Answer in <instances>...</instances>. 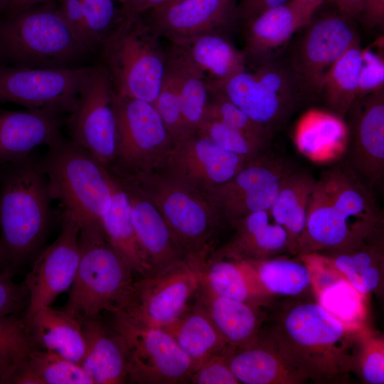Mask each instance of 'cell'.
<instances>
[{"label": "cell", "instance_id": "cell-1", "mask_svg": "<svg viewBox=\"0 0 384 384\" xmlns=\"http://www.w3.org/2000/svg\"><path fill=\"white\" fill-rule=\"evenodd\" d=\"M382 215L370 188L346 163L316 179L295 252H332L381 233Z\"/></svg>", "mask_w": 384, "mask_h": 384}, {"label": "cell", "instance_id": "cell-2", "mask_svg": "<svg viewBox=\"0 0 384 384\" xmlns=\"http://www.w3.org/2000/svg\"><path fill=\"white\" fill-rule=\"evenodd\" d=\"M52 198L40 161L31 155L0 166V271L14 277L47 235Z\"/></svg>", "mask_w": 384, "mask_h": 384}, {"label": "cell", "instance_id": "cell-3", "mask_svg": "<svg viewBox=\"0 0 384 384\" xmlns=\"http://www.w3.org/2000/svg\"><path fill=\"white\" fill-rule=\"evenodd\" d=\"M366 329H350L318 302L287 308L272 331L270 343L306 378H331L356 364Z\"/></svg>", "mask_w": 384, "mask_h": 384}, {"label": "cell", "instance_id": "cell-4", "mask_svg": "<svg viewBox=\"0 0 384 384\" xmlns=\"http://www.w3.org/2000/svg\"><path fill=\"white\" fill-rule=\"evenodd\" d=\"M93 53L73 30L55 0L0 16V64L70 68Z\"/></svg>", "mask_w": 384, "mask_h": 384}, {"label": "cell", "instance_id": "cell-5", "mask_svg": "<svg viewBox=\"0 0 384 384\" xmlns=\"http://www.w3.org/2000/svg\"><path fill=\"white\" fill-rule=\"evenodd\" d=\"M80 260L63 309L78 320L119 311L125 304L134 274L108 241L102 226L80 228Z\"/></svg>", "mask_w": 384, "mask_h": 384}, {"label": "cell", "instance_id": "cell-6", "mask_svg": "<svg viewBox=\"0 0 384 384\" xmlns=\"http://www.w3.org/2000/svg\"><path fill=\"white\" fill-rule=\"evenodd\" d=\"M52 199L85 226H102L112 196V178L106 167L71 139L48 146L40 161Z\"/></svg>", "mask_w": 384, "mask_h": 384}, {"label": "cell", "instance_id": "cell-7", "mask_svg": "<svg viewBox=\"0 0 384 384\" xmlns=\"http://www.w3.org/2000/svg\"><path fill=\"white\" fill-rule=\"evenodd\" d=\"M160 39L141 16L124 14L99 49L117 94L154 102L167 63Z\"/></svg>", "mask_w": 384, "mask_h": 384}, {"label": "cell", "instance_id": "cell-8", "mask_svg": "<svg viewBox=\"0 0 384 384\" xmlns=\"http://www.w3.org/2000/svg\"><path fill=\"white\" fill-rule=\"evenodd\" d=\"M118 171L128 176L156 207L186 257H208L223 222L202 191L157 170Z\"/></svg>", "mask_w": 384, "mask_h": 384}, {"label": "cell", "instance_id": "cell-9", "mask_svg": "<svg viewBox=\"0 0 384 384\" xmlns=\"http://www.w3.org/2000/svg\"><path fill=\"white\" fill-rule=\"evenodd\" d=\"M199 287L198 267L186 257L134 279L125 304L113 314L144 326L164 329L192 305Z\"/></svg>", "mask_w": 384, "mask_h": 384}, {"label": "cell", "instance_id": "cell-10", "mask_svg": "<svg viewBox=\"0 0 384 384\" xmlns=\"http://www.w3.org/2000/svg\"><path fill=\"white\" fill-rule=\"evenodd\" d=\"M112 315V326L123 339L127 351V382L175 384L188 381L196 365L168 331Z\"/></svg>", "mask_w": 384, "mask_h": 384}, {"label": "cell", "instance_id": "cell-11", "mask_svg": "<svg viewBox=\"0 0 384 384\" xmlns=\"http://www.w3.org/2000/svg\"><path fill=\"white\" fill-rule=\"evenodd\" d=\"M117 124V154L108 166L127 174L159 168L173 145L153 103L113 92Z\"/></svg>", "mask_w": 384, "mask_h": 384}, {"label": "cell", "instance_id": "cell-12", "mask_svg": "<svg viewBox=\"0 0 384 384\" xmlns=\"http://www.w3.org/2000/svg\"><path fill=\"white\" fill-rule=\"evenodd\" d=\"M113 92L105 67L102 64L93 65L81 87L74 110L65 120L70 139L105 167L114 163L117 154Z\"/></svg>", "mask_w": 384, "mask_h": 384}, {"label": "cell", "instance_id": "cell-13", "mask_svg": "<svg viewBox=\"0 0 384 384\" xmlns=\"http://www.w3.org/2000/svg\"><path fill=\"white\" fill-rule=\"evenodd\" d=\"M92 66L36 68L0 64V102L70 114Z\"/></svg>", "mask_w": 384, "mask_h": 384}, {"label": "cell", "instance_id": "cell-14", "mask_svg": "<svg viewBox=\"0 0 384 384\" xmlns=\"http://www.w3.org/2000/svg\"><path fill=\"white\" fill-rule=\"evenodd\" d=\"M292 171L283 159L262 154L229 180L203 193L222 222L231 225L250 213L269 210L282 181Z\"/></svg>", "mask_w": 384, "mask_h": 384}, {"label": "cell", "instance_id": "cell-15", "mask_svg": "<svg viewBox=\"0 0 384 384\" xmlns=\"http://www.w3.org/2000/svg\"><path fill=\"white\" fill-rule=\"evenodd\" d=\"M60 222V235L38 253L25 277L23 283L28 292L29 304L23 316L50 306L73 283L80 255V225L65 210L61 213Z\"/></svg>", "mask_w": 384, "mask_h": 384}, {"label": "cell", "instance_id": "cell-16", "mask_svg": "<svg viewBox=\"0 0 384 384\" xmlns=\"http://www.w3.org/2000/svg\"><path fill=\"white\" fill-rule=\"evenodd\" d=\"M298 43L291 65L303 91H320L323 79L358 36L351 19L330 14L311 20Z\"/></svg>", "mask_w": 384, "mask_h": 384}, {"label": "cell", "instance_id": "cell-17", "mask_svg": "<svg viewBox=\"0 0 384 384\" xmlns=\"http://www.w3.org/2000/svg\"><path fill=\"white\" fill-rule=\"evenodd\" d=\"M250 161L195 133L173 144L156 170L203 192L227 181Z\"/></svg>", "mask_w": 384, "mask_h": 384}, {"label": "cell", "instance_id": "cell-18", "mask_svg": "<svg viewBox=\"0 0 384 384\" xmlns=\"http://www.w3.org/2000/svg\"><path fill=\"white\" fill-rule=\"evenodd\" d=\"M141 16L171 43L208 33H226L238 21L237 0H179Z\"/></svg>", "mask_w": 384, "mask_h": 384}, {"label": "cell", "instance_id": "cell-19", "mask_svg": "<svg viewBox=\"0 0 384 384\" xmlns=\"http://www.w3.org/2000/svg\"><path fill=\"white\" fill-rule=\"evenodd\" d=\"M351 112L346 163L370 189L384 175L383 90L357 100Z\"/></svg>", "mask_w": 384, "mask_h": 384}, {"label": "cell", "instance_id": "cell-20", "mask_svg": "<svg viewBox=\"0 0 384 384\" xmlns=\"http://www.w3.org/2000/svg\"><path fill=\"white\" fill-rule=\"evenodd\" d=\"M167 63L201 78L209 90L243 70L247 60L226 33L202 34L171 43L166 50Z\"/></svg>", "mask_w": 384, "mask_h": 384}, {"label": "cell", "instance_id": "cell-21", "mask_svg": "<svg viewBox=\"0 0 384 384\" xmlns=\"http://www.w3.org/2000/svg\"><path fill=\"white\" fill-rule=\"evenodd\" d=\"M325 1L289 0L246 23L243 52L247 61H267L272 53L311 22Z\"/></svg>", "mask_w": 384, "mask_h": 384}, {"label": "cell", "instance_id": "cell-22", "mask_svg": "<svg viewBox=\"0 0 384 384\" xmlns=\"http://www.w3.org/2000/svg\"><path fill=\"white\" fill-rule=\"evenodd\" d=\"M107 169L127 197L135 233L150 263L151 272L185 259V252L152 202L125 174Z\"/></svg>", "mask_w": 384, "mask_h": 384}, {"label": "cell", "instance_id": "cell-23", "mask_svg": "<svg viewBox=\"0 0 384 384\" xmlns=\"http://www.w3.org/2000/svg\"><path fill=\"white\" fill-rule=\"evenodd\" d=\"M63 114L48 110L0 109V166L27 156L37 146L63 138Z\"/></svg>", "mask_w": 384, "mask_h": 384}, {"label": "cell", "instance_id": "cell-24", "mask_svg": "<svg viewBox=\"0 0 384 384\" xmlns=\"http://www.w3.org/2000/svg\"><path fill=\"white\" fill-rule=\"evenodd\" d=\"M85 351L80 366L92 384L127 382V351L120 335L100 316L80 320Z\"/></svg>", "mask_w": 384, "mask_h": 384}, {"label": "cell", "instance_id": "cell-25", "mask_svg": "<svg viewBox=\"0 0 384 384\" xmlns=\"http://www.w3.org/2000/svg\"><path fill=\"white\" fill-rule=\"evenodd\" d=\"M229 100L272 133L284 122L297 105L276 94L246 64L218 88Z\"/></svg>", "mask_w": 384, "mask_h": 384}, {"label": "cell", "instance_id": "cell-26", "mask_svg": "<svg viewBox=\"0 0 384 384\" xmlns=\"http://www.w3.org/2000/svg\"><path fill=\"white\" fill-rule=\"evenodd\" d=\"M349 128L343 117L330 111L311 109L299 119L294 142L297 150L310 161L329 164L345 156Z\"/></svg>", "mask_w": 384, "mask_h": 384}, {"label": "cell", "instance_id": "cell-27", "mask_svg": "<svg viewBox=\"0 0 384 384\" xmlns=\"http://www.w3.org/2000/svg\"><path fill=\"white\" fill-rule=\"evenodd\" d=\"M231 226L235 228L233 236L213 255L257 261L290 251L287 232L273 220L269 210L250 213Z\"/></svg>", "mask_w": 384, "mask_h": 384}, {"label": "cell", "instance_id": "cell-28", "mask_svg": "<svg viewBox=\"0 0 384 384\" xmlns=\"http://www.w3.org/2000/svg\"><path fill=\"white\" fill-rule=\"evenodd\" d=\"M195 302L208 314L233 352L253 343L261 333L259 306L218 295L200 281Z\"/></svg>", "mask_w": 384, "mask_h": 384}, {"label": "cell", "instance_id": "cell-29", "mask_svg": "<svg viewBox=\"0 0 384 384\" xmlns=\"http://www.w3.org/2000/svg\"><path fill=\"white\" fill-rule=\"evenodd\" d=\"M195 263L201 283L218 295L259 306L269 297L251 261L211 253L206 260Z\"/></svg>", "mask_w": 384, "mask_h": 384}, {"label": "cell", "instance_id": "cell-30", "mask_svg": "<svg viewBox=\"0 0 384 384\" xmlns=\"http://www.w3.org/2000/svg\"><path fill=\"white\" fill-rule=\"evenodd\" d=\"M230 369L240 383L289 384L306 377L260 335L251 345L228 357Z\"/></svg>", "mask_w": 384, "mask_h": 384}, {"label": "cell", "instance_id": "cell-31", "mask_svg": "<svg viewBox=\"0 0 384 384\" xmlns=\"http://www.w3.org/2000/svg\"><path fill=\"white\" fill-rule=\"evenodd\" d=\"M23 317L36 346L80 365L85 351V340L80 320L63 309L50 306Z\"/></svg>", "mask_w": 384, "mask_h": 384}, {"label": "cell", "instance_id": "cell-32", "mask_svg": "<svg viewBox=\"0 0 384 384\" xmlns=\"http://www.w3.org/2000/svg\"><path fill=\"white\" fill-rule=\"evenodd\" d=\"M164 329L194 362L196 368L211 358L233 353L208 314L195 300L177 320Z\"/></svg>", "mask_w": 384, "mask_h": 384}, {"label": "cell", "instance_id": "cell-33", "mask_svg": "<svg viewBox=\"0 0 384 384\" xmlns=\"http://www.w3.org/2000/svg\"><path fill=\"white\" fill-rule=\"evenodd\" d=\"M321 255L326 262L366 297L381 284L383 253L381 233L355 246Z\"/></svg>", "mask_w": 384, "mask_h": 384}, {"label": "cell", "instance_id": "cell-34", "mask_svg": "<svg viewBox=\"0 0 384 384\" xmlns=\"http://www.w3.org/2000/svg\"><path fill=\"white\" fill-rule=\"evenodd\" d=\"M73 30L94 53L123 18L114 0H55Z\"/></svg>", "mask_w": 384, "mask_h": 384}, {"label": "cell", "instance_id": "cell-35", "mask_svg": "<svg viewBox=\"0 0 384 384\" xmlns=\"http://www.w3.org/2000/svg\"><path fill=\"white\" fill-rule=\"evenodd\" d=\"M316 178L302 171H292L282 181L269 212L273 220L287 232L290 252H295L306 222L310 198Z\"/></svg>", "mask_w": 384, "mask_h": 384}, {"label": "cell", "instance_id": "cell-36", "mask_svg": "<svg viewBox=\"0 0 384 384\" xmlns=\"http://www.w3.org/2000/svg\"><path fill=\"white\" fill-rule=\"evenodd\" d=\"M110 175L112 196L110 206L102 218L103 230L108 241L134 273L145 275L151 272V267L137 240L127 197L113 176Z\"/></svg>", "mask_w": 384, "mask_h": 384}, {"label": "cell", "instance_id": "cell-37", "mask_svg": "<svg viewBox=\"0 0 384 384\" xmlns=\"http://www.w3.org/2000/svg\"><path fill=\"white\" fill-rule=\"evenodd\" d=\"M9 384L92 383L79 364L37 347L21 362Z\"/></svg>", "mask_w": 384, "mask_h": 384}, {"label": "cell", "instance_id": "cell-38", "mask_svg": "<svg viewBox=\"0 0 384 384\" xmlns=\"http://www.w3.org/2000/svg\"><path fill=\"white\" fill-rule=\"evenodd\" d=\"M361 52L357 38L328 70L320 87L332 112L342 117L357 100Z\"/></svg>", "mask_w": 384, "mask_h": 384}, {"label": "cell", "instance_id": "cell-39", "mask_svg": "<svg viewBox=\"0 0 384 384\" xmlns=\"http://www.w3.org/2000/svg\"><path fill=\"white\" fill-rule=\"evenodd\" d=\"M259 282L269 295L298 296L311 285L306 263L283 257L251 261Z\"/></svg>", "mask_w": 384, "mask_h": 384}, {"label": "cell", "instance_id": "cell-40", "mask_svg": "<svg viewBox=\"0 0 384 384\" xmlns=\"http://www.w3.org/2000/svg\"><path fill=\"white\" fill-rule=\"evenodd\" d=\"M317 302L329 314L353 329H364L365 297L343 277L315 292Z\"/></svg>", "mask_w": 384, "mask_h": 384}, {"label": "cell", "instance_id": "cell-41", "mask_svg": "<svg viewBox=\"0 0 384 384\" xmlns=\"http://www.w3.org/2000/svg\"><path fill=\"white\" fill-rule=\"evenodd\" d=\"M36 348L23 315L0 317V384H9L12 374Z\"/></svg>", "mask_w": 384, "mask_h": 384}, {"label": "cell", "instance_id": "cell-42", "mask_svg": "<svg viewBox=\"0 0 384 384\" xmlns=\"http://www.w3.org/2000/svg\"><path fill=\"white\" fill-rule=\"evenodd\" d=\"M169 65L178 73V95L185 126L191 134H194L208 114L210 103L208 87L201 78Z\"/></svg>", "mask_w": 384, "mask_h": 384}, {"label": "cell", "instance_id": "cell-43", "mask_svg": "<svg viewBox=\"0 0 384 384\" xmlns=\"http://www.w3.org/2000/svg\"><path fill=\"white\" fill-rule=\"evenodd\" d=\"M210 91V103L206 117L220 120L239 130L264 150L272 133L249 117L218 90Z\"/></svg>", "mask_w": 384, "mask_h": 384}, {"label": "cell", "instance_id": "cell-44", "mask_svg": "<svg viewBox=\"0 0 384 384\" xmlns=\"http://www.w3.org/2000/svg\"><path fill=\"white\" fill-rule=\"evenodd\" d=\"M166 127L173 144L190 136L181 108L178 95V78L176 70L166 63L164 78L159 92L153 103Z\"/></svg>", "mask_w": 384, "mask_h": 384}, {"label": "cell", "instance_id": "cell-45", "mask_svg": "<svg viewBox=\"0 0 384 384\" xmlns=\"http://www.w3.org/2000/svg\"><path fill=\"white\" fill-rule=\"evenodd\" d=\"M196 133L220 148L249 160L263 154L264 149L241 132L215 118L206 117Z\"/></svg>", "mask_w": 384, "mask_h": 384}, {"label": "cell", "instance_id": "cell-46", "mask_svg": "<svg viewBox=\"0 0 384 384\" xmlns=\"http://www.w3.org/2000/svg\"><path fill=\"white\" fill-rule=\"evenodd\" d=\"M383 87L384 58L382 37L373 44L362 48L356 101L369 94L383 90Z\"/></svg>", "mask_w": 384, "mask_h": 384}, {"label": "cell", "instance_id": "cell-47", "mask_svg": "<svg viewBox=\"0 0 384 384\" xmlns=\"http://www.w3.org/2000/svg\"><path fill=\"white\" fill-rule=\"evenodd\" d=\"M363 380L370 384L384 383V342L383 338L365 334L356 363Z\"/></svg>", "mask_w": 384, "mask_h": 384}, {"label": "cell", "instance_id": "cell-48", "mask_svg": "<svg viewBox=\"0 0 384 384\" xmlns=\"http://www.w3.org/2000/svg\"><path fill=\"white\" fill-rule=\"evenodd\" d=\"M10 274L0 271V317L23 315L29 304V294L23 282L14 281Z\"/></svg>", "mask_w": 384, "mask_h": 384}, {"label": "cell", "instance_id": "cell-49", "mask_svg": "<svg viewBox=\"0 0 384 384\" xmlns=\"http://www.w3.org/2000/svg\"><path fill=\"white\" fill-rule=\"evenodd\" d=\"M229 356H218L199 365L188 381L193 384H239L228 363Z\"/></svg>", "mask_w": 384, "mask_h": 384}, {"label": "cell", "instance_id": "cell-50", "mask_svg": "<svg viewBox=\"0 0 384 384\" xmlns=\"http://www.w3.org/2000/svg\"><path fill=\"white\" fill-rule=\"evenodd\" d=\"M289 0H239L237 4L238 21L244 24L263 13Z\"/></svg>", "mask_w": 384, "mask_h": 384}, {"label": "cell", "instance_id": "cell-51", "mask_svg": "<svg viewBox=\"0 0 384 384\" xmlns=\"http://www.w3.org/2000/svg\"><path fill=\"white\" fill-rule=\"evenodd\" d=\"M361 16L369 27L383 26L384 22V0H363Z\"/></svg>", "mask_w": 384, "mask_h": 384}, {"label": "cell", "instance_id": "cell-52", "mask_svg": "<svg viewBox=\"0 0 384 384\" xmlns=\"http://www.w3.org/2000/svg\"><path fill=\"white\" fill-rule=\"evenodd\" d=\"M169 0H127L121 6L124 14L129 16H140L144 14L156 9Z\"/></svg>", "mask_w": 384, "mask_h": 384}, {"label": "cell", "instance_id": "cell-53", "mask_svg": "<svg viewBox=\"0 0 384 384\" xmlns=\"http://www.w3.org/2000/svg\"><path fill=\"white\" fill-rule=\"evenodd\" d=\"M338 13L349 19L361 16L363 0H334Z\"/></svg>", "mask_w": 384, "mask_h": 384}, {"label": "cell", "instance_id": "cell-54", "mask_svg": "<svg viewBox=\"0 0 384 384\" xmlns=\"http://www.w3.org/2000/svg\"><path fill=\"white\" fill-rule=\"evenodd\" d=\"M53 0H7L6 7L0 16L16 14L32 6Z\"/></svg>", "mask_w": 384, "mask_h": 384}, {"label": "cell", "instance_id": "cell-55", "mask_svg": "<svg viewBox=\"0 0 384 384\" xmlns=\"http://www.w3.org/2000/svg\"><path fill=\"white\" fill-rule=\"evenodd\" d=\"M7 0H0V15L3 13L6 5Z\"/></svg>", "mask_w": 384, "mask_h": 384}, {"label": "cell", "instance_id": "cell-56", "mask_svg": "<svg viewBox=\"0 0 384 384\" xmlns=\"http://www.w3.org/2000/svg\"><path fill=\"white\" fill-rule=\"evenodd\" d=\"M114 1H118L120 4L121 6H123L127 1V0H114Z\"/></svg>", "mask_w": 384, "mask_h": 384}, {"label": "cell", "instance_id": "cell-57", "mask_svg": "<svg viewBox=\"0 0 384 384\" xmlns=\"http://www.w3.org/2000/svg\"><path fill=\"white\" fill-rule=\"evenodd\" d=\"M179 0H169L167 2H166L165 4H164H164H171V3H174V2H176ZM162 6V5H161Z\"/></svg>", "mask_w": 384, "mask_h": 384}]
</instances>
